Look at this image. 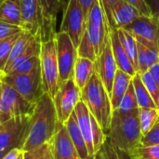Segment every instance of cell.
Listing matches in <instances>:
<instances>
[{"label":"cell","instance_id":"1","mask_svg":"<svg viewBox=\"0 0 159 159\" xmlns=\"http://www.w3.org/2000/svg\"><path fill=\"white\" fill-rule=\"evenodd\" d=\"M59 125L53 99L45 93L36 102L28 124L22 151L34 149L52 141Z\"/></svg>","mask_w":159,"mask_h":159},{"label":"cell","instance_id":"2","mask_svg":"<svg viewBox=\"0 0 159 159\" xmlns=\"http://www.w3.org/2000/svg\"><path fill=\"white\" fill-rule=\"evenodd\" d=\"M110 29L100 0L91 6L86 21V28L77 47V54L95 61L102 53L108 38Z\"/></svg>","mask_w":159,"mask_h":159},{"label":"cell","instance_id":"3","mask_svg":"<svg viewBox=\"0 0 159 159\" xmlns=\"http://www.w3.org/2000/svg\"><path fill=\"white\" fill-rule=\"evenodd\" d=\"M22 30L30 33L41 43L56 35L57 18L51 13L46 0H20Z\"/></svg>","mask_w":159,"mask_h":159},{"label":"cell","instance_id":"4","mask_svg":"<svg viewBox=\"0 0 159 159\" xmlns=\"http://www.w3.org/2000/svg\"><path fill=\"white\" fill-rule=\"evenodd\" d=\"M106 136L116 148L131 155L141 144L142 139L139 108L131 112L113 110Z\"/></svg>","mask_w":159,"mask_h":159},{"label":"cell","instance_id":"5","mask_svg":"<svg viewBox=\"0 0 159 159\" xmlns=\"http://www.w3.org/2000/svg\"><path fill=\"white\" fill-rule=\"evenodd\" d=\"M81 101L86 103L90 114L96 118L103 132L107 135L113 108L110 95L96 72L81 89Z\"/></svg>","mask_w":159,"mask_h":159},{"label":"cell","instance_id":"6","mask_svg":"<svg viewBox=\"0 0 159 159\" xmlns=\"http://www.w3.org/2000/svg\"><path fill=\"white\" fill-rule=\"evenodd\" d=\"M39 59L44 91L53 98L60 88L55 37L41 43Z\"/></svg>","mask_w":159,"mask_h":159},{"label":"cell","instance_id":"7","mask_svg":"<svg viewBox=\"0 0 159 159\" xmlns=\"http://www.w3.org/2000/svg\"><path fill=\"white\" fill-rule=\"evenodd\" d=\"M0 81L14 89L26 101L33 104H35L45 94L40 67L27 74H3Z\"/></svg>","mask_w":159,"mask_h":159},{"label":"cell","instance_id":"8","mask_svg":"<svg viewBox=\"0 0 159 159\" xmlns=\"http://www.w3.org/2000/svg\"><path fill=\"white\" fill-rule=\"evenodd\" d=\"M30 116L11 117L0 128V159L15 148L22 150Z\"/></svg>","mask_w":159,"mask_h":159},{"label":"cell","instance_id":"9","mask_svg":"<svg viewBox=\"0 0 159 159\" xmlns=\"http://www.w3.org/2000/svg\"><path fill=\"white\" fill-rule=\"evenodd\" d=\"M55 40L61 85L74 76L75 64L78 54L77 48L74 45L68 34L59 31L56 33Z\"/></svg>","mask_w":159,"mask_h":159},{"label":"cell","instance_id":"10","mask_svg":"<svg viewBox=\"0 0 159 159\" xmlns=\"http://www.w3.org/2000/svg\"><path fill=\"white\" fill-rule=\"evenodd\" d=\"M52 99L58 120L64 124L75 111L76 104L81 101V89L76 86L72 77L60 85L58 91Z\"/></svg>","mask_w":159,"mask_h":159},{"label":"cell","instance_id":"11","mask_svg":"<svg viewBox=\"0 0 159 159\" xmlns=\"http://www.w3.org/2000/svg\"><path fill=\"white\" fill-rule=\"evenodd\" d=\"M87 18L77 0H68L63 8L60 31L68 34L77 48L86 28Z\"/></svg>","mask_w":159,"mask_h":159},{"label":"cell","instance_id":"12","mask_svg":"<svg viewBox=\"0 0 159 159\" xmlns=\"http://www.w3.org/2000/svg\"><path fill=\"white\" fill-rule=\"evenodd\" d=\"M124 29L138 42L159 52V20L155 16H140Z\"/></svg>","mask_w":159,"mask_h":159},{"label":"cell","instance_id":"13","mask_svg":"<svg viewBox=\"0 0 159 159\" xmlns=\"http://www.w3.org/2000/svg\"><path fill=\"white\" fill-rule=\"evenodd\" d=\"M35 104L29 102L14 89L3 83L2 102H1L2 113L8 115L10 117L30 116L34 112Z\"/></svg>","mask_w":159,"mask_h":159},{"label":"cell","instance_id":"14","mask_svg":"<svg viewBox=\"0 0 159 159\" xmlns=\"http://www.w3.org/2000/svg\"><path fill=\"white\" fill-rule=\"evenodd\" d=\"M95 63V72L98 74L100 79L102 80L103 86L105 87L108 94H112V88L114 79L117 71V64L115 60L112 46H111V40L110 36L102 51L98 59L94 61Z\"/></svg>","mask_w":159,"mask_h":159},{"label":"cell","instance_id":"15","mask_svg":"<svg viewBox=\"0 0 159 159\" xmlns=\"http://www.w3.org/2000/svg\"><path fill=\"white\" fill-rule=\"evenodd\" d=\"M54 159H81L64 124L59 122L57 131L51 141Z\"/></svg>","mask_w":159,"mask_h":159},{"label":"cell","instance_id":"16","mask_svg":"<svg viewBox=\"0 0 159 159\" xmlns=\"http://www.w3.org/2000/svg\"><path fill=\"white\" fill-rule=\"evenodd\" d=\"M140 16V12L134 7H132L125 0H122L116 4L112 10V18L109 29L126 28Z\"/></svg>","mask_w":159,"mask_h":159},{"label":"cell","instance_id":"17","mask_svg":"<svg viewBox=\"0 0 159 159\" xmlns=\"http://www.w3.org/2000/svg\"><path fill=\"white\" fill-rule=\"evenodd\" d=\"M75 115L76 117V121L78 127L83 134L85 139L89 157H92L94 153L93 148V142H92V130H91V114L83 101H80L75 108Z\"/></svg>","mask_w":159,"mask_h":159},{"label":"cell","instance_id":"18","mask_svg":"<svg viewBox=\"0 0 159 159\" xmlns=\"http://www.w3.org/2000/svg\"><path fill=\"white\" fill-rule=\"evenodd\" d=\"M110 40H111L113 54L117 64V68L129 74V75L134 76L137 74V72L134 69L123 46L120 43L118 34H117V29L110 28Z\"/></svg>","mask_w":159,"mask_h":159},{"label":"cell","instance_id":"19","mask_svg":"<svg viewBox=\"0 0 159 159\" xmlns=\"http://www.w3.org/2000/svg\"><path fill=\"white\" fill-rule=\"evenodd\" d=\"M67 131L69 133V136L80 157L81 159H89V150L85 142V139L83 137V134L78 127L77 121H76V117L75 115V112H73V114L71 115V116L68 118V120L64 123Z\"/></svg>","mask_w":159,"mask_h":159},{"label":"cell","instance_id":"20","mask_svg":"<svg viewBox=\"0 0 159 159\" xmlns=\"http://www.w3.org/2000/svg\"><path fill=\"white\" fill-rule=\"evenodd\" d=\"M132 77L133 76L123 72L122 70L117 69L115 79H114L112 94H111V103H112L113 110H116L118 108L124 95L126 94L128 90L129 84L132 81Z\"/></svg>","mask_w":159,"mask_h":159},{"label":"cell","instance_id":"21","mask_svg":"<svg viewBox=\"0 0 159 159\" xmlns=\"http://www.w3.org/2000/svg\"><path fill=\"white\" fill-rule=\"evenodd\" d=\"M0 21L22 28V15L20 0H5L0 6Z\"/></svg>","mask_w":159,"mask_h":159},{"label":"cell","instance_id":"22","mask_svg":"<svg viewBox=\"0 0 159 159\" xmlns=\"http://www.w3.org/2000/svg\"><path fill=\"white\" fill-rule=\"evenodd\" d=\"M95 73V63L89 59L84 58V57H77L75 69H74V80L76 84V86L82 89L92 75Z\"/></svg>","mask_w":159,"mask_h":159},{"label":"cell","instance_id":"23","mask_svg":"<svg viewBox=\"0 0 159 159\" xmlns=\"http://www.w3.org/2000/svg\"><path fill=\"white\" fill-rule=\"evenodd\" d=\"M117 34L121 45L123 46L134 69L138 73V47H137L138 42L136 38L124 28L117 29Z\"/></svg>","mask_w":159,"mask_h":159},{"label":"cell","instance_id":"24","mask_svg":"<svg viewBox=\"0 0 159 159\" xmlns=\"http://www.w3.org/2000/svg\"><path fill=\"white\" fill-rule=\"evenodd\" d=\"M132 84H133L136 101H137L139 108L157 109V106L155 101L153 100L152 96L150 95V93L148 92L144 84L143 83L141 75L139 73H137L132 77Z\"/></svg>","mask_w":159,"mask_h":159},{"label":"cell","instance_id":"25","mask_svg":"<svg viewBox=\"0 0 159 159\" xmlns=\"http://www.w3.org/2000/svg\"><path fill=\"white\" fill-rule=\"evenodd\" d=\"M137 47H138V73L142 74L147 72L153 64L159 62V52L143 45L140 42L137 43Z\"/></svg>","mask_w":159,"mask_h":159},{"label":"cell","instance_id":"26","mask_svg":"<svg viewBox=\"0 0 159 159\" xmlns=\"http://www.w3.org/2000/svg\"><path fill=\"white\" fill-rule=\"evenodd\" d=\"M40 49H41V42L38 39H36L35 37H33V39L31 40V42L28 45V47L26 48V49L22 52V54L20 57H18V59L12 64H10L8 67H7L4 70V74H9L13 69H15L17 66H19L23 61H25L34 56H39Z\"/></svg>","mask_w":159,"mask_h":159},{"label":"cell","instance_id":"27","mask_svg":"<svg viewBox=\"0 0 159 159\" xmlns=\"http://www.w3.org/2000/svg\"><path fill=\"white\" fill-rule=\"evenodd\" d=\"M33 37L34 36L26 31H22L20 33V34L19 35V37L17 38V40L14 43V46L12 48L11 53L9 55V58H8V61H7V63L5 69L7 67H8L10 64H12L18 59V57H20L22 54V52L26 49V48L30 44Z\"/></svg>","mask_w":159,"mask_h":159},{"label":"cell","instance_id":"28","mask_svg":"<svg viewBox=\"0 0 159 159\" xmlns=\"http://www.w3.org/2000/svg\"><path fill=\"white\" fill-rule=\"evenodd\" d=\"M159 116L157 109L153 108H139V117L141 125L142 137L144 136L155 125Z\"/></svg>","mask_w":159,"mask_h":159},{"label":"cell","instance_id":"29","mask_svg":"<svg viewBox=\"0 0 159 159\" xmlns=\"http://www.w3.org/2000/svg\"><path fill=\"white\" fill-rule=\"evenodd\" d=\"M23 159H54L51 142L39 145L34 149L24 151Z\"/></svg>","mask_w":159,"mask_h":159},{"label":"cell","instance_id":"30","mask_svg":"<svg viewBox=\"0 0 159 159\" xmlns=\"http://www.w3.org/2000/svg\"><path fill=\"white\" fill-rule=\"evenodd\" d=\"M20 33L11 35V36L0 41V69L3 71V73H4V69L7 63L9 55H10L12 48L14 46V43L17 40V38L19 37V35L20 34Z\"/></svg>","mask_w":159,"mask_h":159},{"label":"cell","instance_id":"31","mask_svg":"<svg viewBox=\"0 0 159 159\" xmlns=\"http://www.w3.org/2000/svg\"><path fill=\"white\" fill-rule=\"evenodd\" d=\"M138 108H139V106H138V103L136 101L134 88H133V84L131 81V83L129 84L128 90H127L126 94L124 95L117 110L120 112H131V111H134Z\"/></svg>","mask_w":159,"mask_h":159},{"label":"cell","instance_id":"32","mask_svg":"<svg viewBox=\"0 0 159 159\" xmlns=\"http://www.w3.org/2000/svg\"><path fill=\"white\" fill-rule=\"evenodd\" d=\"M91 130H92V142H93L94 153H96L102 147L107 136L103 132L98 121L92 115H91Z\"/></svg>","mask_w":159,"mask_h":159},{"label":"cell","instance_id":"33","mask_svg":"<svg viewBox=\"0 0 159 159\" xmlns=\"http://www.w3.org/2000/svg\"><path fill=\"white\" fill-rule=\"evenodd\" d=\"M130 156L132 158L159 159V145L143 146L140 144Z\"/></svg>","mask_w":159,"mask_h":159},{"label":"cell","instance_id":"34","mask_svg":"<svg viewBox=\"0 0 159 159\" xmlns=\"http://www.w3.org/2000/svg\"><path fill=\"white\" fill-rule=\"evenodd\" d=\"M140 75H141L143 83L144 84L145 88L147 89L148 92L150 93V95L152 96L153 100L155 101L157 106L159 103V88L157 87V83L155 82V80L153 79L152 75H150L148 71L140 74Z\"/></svg>","mask_w":159,"mask_h":159},{"label":"cell","instance_id":"35","mask_svg":"<svg viewBox=\"0 0 159 159\" xmlns=\"http://www.w3.org/2000/svg\"><path fill=\"white\" fill-rule=\"evenodd\" d=\"M40 67V59L39 56H34L22 63H20L19 66H17L15 69H13L9 74L5 75H17V74H27L30 72H33L36 68Z\"/></svg>","mask_w":159,"mask_h":159},{"label":"cell","instance_id":"36","mask_svg":"<svg viewBox=\"0 0 159 159\" xmlns=\"http://www.w3.org/2000/svg\"><path fill=\"white\" fill-rule=\"evenodd\" d=\"M141 144L143 146L159 145V116L152 129L142 137Z\"/></svg>","mask_w":159,"mask_h":159},{"label":"cell","instance_id":"37","mask_svg":"<svg viewBox=\"0 0 159 159\" xmlns=\"http://www.w3.org/2000/svg\"><path fill=\"white\" fill-rule=\"evenodd\" d=\"M22 31H23L22 28H20L19 26L0 21V41L7 38L11 35L19 34Z\"/></svg>","mask_w":159,"mask_h":159},{"label":"cell","instance_id":"38","mask_svg":"<svg viewBox=\"0 0 159 159\" xmlns=\"http://www.w3.org/2000/svg\"><path fill=\"white\" fill-rule=\"evenodd\" d=\"M125 1L130 4L132 7H134L140 12L141 16H147V17L153 16L151 7L146 0H125Z\"/></svg>","mask_w":159,"mask_h":159},{"label":"cell","instance_id":"39","mask_svg":"<svg viewBox=\"0 0 159 159\" xmlns=\"http://www.w3.org/2000/svg\"><path fill=\"white\" fill-rule=\"evenodd\" d=\"M122 0H100L101 5L102 7V9L104 11V15L108 23V26L111 23V18H112V10L114 8V7L118 4L119 2H121Z\"/></svg>","mask_w":159,"mask_h":159},{"label":"cell","instance_id":"40","mask_svg":"<svg viewBox=\"0 0 159 159\" xmlns=\"http://www.w3.org/2000/svg\"><path fill=\"white\" fill-rule=\"evenodd\" d=\"M46 1L51 13L56 18L58 16V13L65 7V0H46Z\"/></svg>","mask_w":159,"mask_h":159},{"label":"cell","instance_id":"41","mask_svg":"<svg viewBox=\"0 0 159 159\" xmlns=\"http://www.w3.org/2000/svg\"><path fill=\"white\" fill-rule=\"evenodd\" d=\"M104 152L106 154V157L108 159H119V157L117 155L116 149L115 147V145L111 143V141L109 140L108 137H106V140L102 145Z\"/></svg>","mask_w":159,"mask_h":159},{"label":"cell","instance_id":"42","mask_svg":"<svg viewBox=\"0 0 159 159\" xmlns=\"http://www.w3.org/2000/svg\"><path fill=\"white\" fill-rule=\"evenodd\" d=\"M148 72L150 73V75H152L153 79L155 80V82L157 83V87L159 88V62H157V63L153 64L149 68Z\"/></svg>","mask_w":159,"mask_h":159},{"label":"cell","instance_id":"43","mask_svg":"<svg viewBox=\"0 0 159 159\" xmlns=\"http://www.w3.org/2000/svg\"><path fill=\"white\" fill-rule=\"evenodd\" d=\"M77 1H78L79 5L81 6V7L83 9V12H84V14H85V16L87 18L88 17V13H89L91 6L94 4V2L96 0H77Z\"/></svg>","mask_w":159,"mask_h":159},{"label":"cell","instance_id":"44","mask_svg":"<svg viewBox=\"0 0 159 159\" xmlns=\"http://www.w3.org/2000/svg\"><path fill=\"white\" fill-rule=\"evenodd\" d=\"M151 7L153 16H155L159 20V0H146Z\"/></svg>","mask_w":159,"mask_h":159},{"label":"cell","instance_id":"45","mask_svg":"<svg viewBox=\"0 0 159 159\" xmlns=\"http://www.w3.org/2000/svg\"><path fill=\"white\" fill-rule=\"evenodd\" d=\"M22 153V150L20 148H15L8 152L7 155H5L1 159H18L19 156Z\"/></svg>","mask_w":159,"mask_h":159},{"label":"cell","instance_id":"46","mask_svg":"<svg viewBox=\"0 0 159 159\" xmlns=\"http://www.w3.org/2000/svg\"><path fill=\"white\" fill-rule=\"evenodd\" d=\"M89 159H108L106 157V154L104 152L103 147H102L98 152H96L92 157H89Z\"/></svg>","mask_w":159,"mask_h":159},{"label":"cell","instance_id":"47","mask_svg":"<svg viewBox=\"0 0 159 159\" xmlns=\"http://www.w3.org/2000/svg\"><path fill=\"white\" fill-rule=\"evenodd\" d=\"M116 152H117V155L119 157V159H133L129 153H127L125 151H122V150H120V149H118L116 147Z\"/></svg>","mask_w":159,"mask_h":159},{"label":"cell","instance_id":"48","mask_svg":"<svg viewBox=\"0 0 159 159\" xmlns=\"http://www.w3.org/2000/svg\"><path fill=\"white\" fill-rule=\"evenodd\" d=\"M11 117L8 116V115H7V114H4V113H2V112H0V128L7 121V120H9Z\"/></svg>","mask_w":159,"mask_h":159},{"label":"cell","instance_id":"49","mask_svg":"<svg viewBox=\"0 0 159 159\" xmlns=\"http://www.w3.org/2000/svg\"><path fill=\"white\" fill-rule=\"evenodd\" d=\"M2 91H3V83L0 81V112H1V102H2Z\"/></svg>","mask_w":159,"mask_h":159},{"label":"cell","instance_id":"50","mask_svg":"<svg viewBox=\"0 0 159 159\" xmlns=\"http://www.w3.org/2000/svg\"><path fill=\"white\" fill-rule=\"evenodd\" d=\"M18 159H23V151H22V153L19 156V157H18Z\"/></svg>","mask_w":159,"mask_h":159},{"label":"cell","instance_id":"51","mask_svg":"<svg viewBox=\"0 0 159 159\" xmlns=\"http://www.w3.org/2000/svg\"><path fill=\"white\" fill-rule=\"evenodd\" d=\"M3 74H4V73H3V71H2V70L0 69V78H1V76L3 75Z\"/></svg>","mask_w":159,"mask_h":159},{"label":"cell","instance_id":"52","mask_svg":"<svg viewBox=\"0 0 159 159\" xmlns=\"http://www.w3.org/2000/svg\"><path fill=\"white\" fill-rule=\"evenodd\" d=\"M4 1H5V0H0V6H1V5H2V3H3V2H4Z\"/></svg>","mask_w":159,"mask_h":159},{"label":"cell","instance_id":"53","mask_svg":"<svg viewBox=\"0 0 159 159\" xmlns=\"http://www.w3.org/2000/svg\"><path fill=\"white\" fill-rule=\"evenodd\" d=\"M157 110H158V112H159V103H158V105H157Z\"/></svg>","mask_w":159,"mask_h":159},{"label":"cell","instance_id":"54","mask_svg":"<svg viewBox=\"0 0 159 159\" xmlns=\"http://www.w3.org/2000/svg\"><path fill=\"white\" fill-rule=\"evenodd\" d=\"M133 159H142V158H133Z\"/></svg>","mask_w":159,"mask_h":159}]
</instances>
